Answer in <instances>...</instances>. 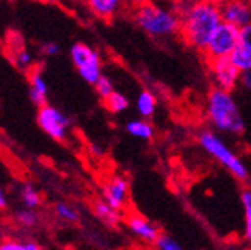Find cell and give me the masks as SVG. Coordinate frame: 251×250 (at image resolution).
<instances>
[{
	"label": "cell",
	"mask_w": 251,
	"mask_h": 250,
	"mask_svg": "<svg viewBox=\"0 0 251 250\" xmlns=\"http://www.w3.org/2000/svg\"><path fill=\"white\" fill-rule=\"evenodd\" d=\"M135 21L138 27L150 38L163 39L179 33L181 17L179 12L172 8L147 2L145 5L136 8Z\"/></svg>",
	"instance_id": "obj_3"
},
{
	"label": "cell",
	"mask_w": 251,
	"mask_h": 250,
	"mask_svg": "<svg viewBox=\"0 0 251 250\" xmlns=\"http://www.w3.org/2000/svg\"><path fill=\"white\" fill-rule=\"evenodd\" d=\"M8 207V196L3 189V184L0 183V210H5Z\"/></svg>",
	"instance_id": "obj_30"
},
{
	"label": "cell",
	"mask_w": 251,
	"mask_h": 250,
	"mask_svg": "<svg viewBox=\"0 0 251 250\" xmlns=\"http://www.w3.org/2000/svg\"><path fill=\"white\" fill-rule=\"evenodd\" d=\"M41 51L47 57H54V56H57L60 53V45L55 44V42H47V44L42 45Z\"/></svg>",
	"instance_id": "obj_28"
},
{
	"label": "cell",
	"mask_w": 251,
	"mask_h": 250,
	"mask_svg": "<svg viewBox=\"0 0 251 250\" xmlns=\"http://www.w3.org/2000/svg\"><path fill=\"white\" fill-rule=\"evenodd\" d=\"M199 145L203 151L217 161L223 168H226L235 178L247 180L248 178V168L239 159V156L229 147L227 142L217 134V131H202L198 135Z\"/></svg>",
	"instance_id": "obj_4"
},
{
	"label": "cell",
	"mask_w": 251,
	"mask_h": 250,
	"mask_svg": "<svg viewBox=\"0 0 251 250\" xmlns=\"http://www.w3.org/2000/svg\"><path fill=\"white\" fill-rule=\"evenodd\" d=\"M179 17L181 38L187 45L199 51H203L214 30L223 21L218 3L206 2V0H196L185 5L179 12Z\"/></svg>",
	"instance_id": "obj_1"
},
{
	"label": "cell",
	"mask_w": 251,
	"mask_h": 250,
	"mask_svg": "<svg viewBox=\"0 0 251 250\" xmlns=\"http://www.w3.org/2000/svg\"><path fill=\"white\" fill-rule=\"evenodd\" d=\"M154 246L159 250H181L182 249V246L175 238H172L171 235H166V234H160L157 237Z\"/></svg>",
	"instance_id": "obj_23"
},
{
	"label": "cell",
	"mask_w": 251,
	"mask_h": 250,
	"mask_svg": "<svg viewBox=\"0 0 251 250\" xmlns=\"http://www.w3.org/2000/svg\"><path fill=\"white\" fill-rule=\"evenodd\" d=\"M222 20L236 27L251 23V2L248 0H220L218 2Z\"/></svg>",
	"instance_id": "obj_10"
},
{
	"label": "cell",
	"mask_w": 251,
	"mask_h": 250,
	"mask_svg": "<svg viewBox=\"0 0 251 250\" xmlns=\"http://www.w3.org/2000/svg\"><path fill=\"white\" fill-rule=\"evenodd\" d=\"M244 208V238L251 243V189H245L241 195Z\"/></svg>",
	"instance_id": "obj_19"
},
{
	"label": "cell",
	"mask_w": 251,
	"mask_h": 250,
	"mask_svg": "<svg viewBox=\"0 0 251 250\" xmlns=\"http://www.w3.org/2000/svg\"><path fill=\"white\" fill-rule=\"evenodd\" d=\"M126 131H127V134L130 137H133L136 139H142V141H148L154 137L152 124L144 117L127 121V124H126Z\"/></svg>",
	"instance_id": "obj_14"
},
{
	"label": "cell",
	"mask_w": 251,
	"mask_h": 250,
	"mask_svg": "<svg viewBox=\"0 0 251 250\" xmlns=\"http://www.w3.org/2000/svg\"><path fill=\"white\" fill-rule=\"evenodd\" d=\"M239 45L251 50V23L239 28Z\"/></svg>",
	"instance_id": "obj_26"
},
{
	"label": "cell",
	"mask_w": 251,
	"mask_h": 250,
	"mask_svg": "<svg viewBox=\"0 0 251 250\" xmlns=\"http://www.w3.org/2000/svg\"><path fill=\"white\" fill-rule=\"evenodd\" d=\"M102 195H103V201L108 202L111 207H114L118 211L124 210L126 205H127V202H129V196H130L129 181L126 180L123 175L111 177L103 184Z\"/></svg>",
	"instance_id": "obj_9"
},
{
	"label": "cell",
	"mask_w": 251,
	"mask_h": 250,
	"mask_svg": "<svg viewBox=\"0 0 251 250\" xmlns=\"http://www.w3.org/2000/svg\"><path fill=\"white\" fill-rule=\"evenodd\" d=\"M36 121L39 124V128L54 141L61 142L69 135L71 118L63 111H60L58 108L50 104L39 107L36 114Z\"/></svg>",
	"instance_id": "obj_7"
},
{
	"label": "cell",
	"mask_w": 251,
	"mask_h": 250,
	"mask_svg": "<svg viewBox=\"0 0 251 250\" xmlns=\"http://www.w3.org/2000/svg\"><path fill=\"white\" fill-rule=\"evenodd\" d=\"M209 71L215 87L233 90L241 81V71L233 65L230 57H218L209 60Z\"/></svg>",
	"instance_id": "obj_8"
},
{
	"label": "cell",
	"mask_w": 251,
	"mask_h": 250,
	"mask_svg": "<svg viewBox=\"0 0 251 250\" xmlns=\"http://www.w3.org/2000/svg\"><path fill=\"white\" fill-rule=\"evenodd\" d=\"M38 2H41V3H60V2H63V0H38Z\"/></svg>",
	"instance_id": "obj_32"
},
{
	"label": "cell",
	"mask_w": 251,
	"mask_h": 250,
	"mask_svg": "<svg viewBox=\"0 0 251 250\" xmlns=\"http://www.w3.org/2000/svg\"><path fill=\"white\" fill-rule=\"evenodd\" d=\"M14 61H15V65L20 69L25 71V69H28L31 65H33V57H31V54L27 50H20L14 56Z\"/></svg>",
	"instance_id": "obj_25"
},
{
	"label": "cell",
	"mask_w": 251,
	"mask_h": 250,
	"mask_svg": "<svg viewBox=\"0 0 251 250\" xmlns=\"http://www.w3.org/2000/svg\"><path fill=\"white\" fill-rule=\"evenodd\" d=\"M28 98L31 104H35L38 108L48 104V83L39 69H33L30 74Z\"/></svg>",
	"instance_id": "obj_13"
},
{
	"label": "cell",
	"mask_w": 251,
	"mask_h": 250,
	"mask_svg": "<svg viewBox=\"0 0 251 250\" xmlns=\"http://www.w3.org/2000/svg\"><path fill=\"white\" fill-rule=\"evenodd\" d=\"M103 101H105V108L112 114H121L129 108V99L126 98L123 93H118V91L111 93Z\"/></svg>",
	"instance_id": "obj_18"
},
{
	"label": "cell",
	"mask_w": 251,
	"mask_h": 250,
	"mask_svg": "<svg viewBox=\"0 0 251 250\" xmlns=\"http://www.w3.org/2000/svg\"><path fill=\"white\" fill-rule=\"evenodd\" d=\"M93 210H94V214L98 216L99 221L103 222L108 226H117L121 222V214H120V211L115 210L114 207H111L103 199L102 201H98L96 204H94Z\"/></svg>",
	"instance_id": "obj_15"
},
{
	"label": "cell",
	"mask_w": 251,
	"mask_h": 250,
	"mask_svg": "<svg viewBox=\"0 0 251 250\" xmlns=\"http://www.w3.org/2000/svg\"><path fill=\"white\" fill-rule=\"evenodd\" d=\"M239 47V27L222 21L214 30L206 42L203 53L208 60L218 57H230V54Z\"/></svg>",
	"instance_id": "obj_6"
},
{
	"label": "cell",
	"mask_w": 251,
	"mask_h": 250,
	"mask_svg": "<svg viewBox=\"0 0 251 250\" xmlns=\"http://www.w3.org/2000/svg\"><path fill=\"white\" fill-rule=\"evenodd\" d=\"M0 250H24V243L20 240L9 238L0 243Z\"/></svg>",
	"instance_id": "obj_27"
},
{
	"label": "cell",
	"mask_w": 251,
	"mask_h": 250,
	"mask_svg": "<svg viewBox=\"0 0 251 250\" xmlns=\"http://www.w3.org/2000/svg\"><path fill=\"white\" fill-rule=\"evenodd\" d=\"M71 60L81 78L94 85L102 77V58L100 54L87 44L76 42L71 47Z\"/></svg>",
	"instance_id": "obj_5"
},
{
	"label": "cell",
	"mask_w": 251,
	"mask_h": 250,
	"mask_svg": "<svg viewBox=\"0 0 251 250\" xmlns=\"http://www.w3.org/2000/svg\"><path fill=\"white\" fill-rule=\"evenodd\" d=\"M20 199L23 202L24 207L27 208H38L42 204V195L39 194V191L35 186L31 184H24L20 191Z\"/></svg>",
	"instance_id": "obj_17"
},
{
	"label": "cell",
	"mask_w": 251,
	"mask_h": 250,
	"mask_svg": "<svg viewBox=\"0 0 251 250\" xmlns=\"http://www.w3.org/2000/svg\"><path fill=\"white\" fill-rule=\"evenodd\" d=\"M127 2L132 5V6H135V8H139V6H142V5H145L148 0H127Z\"/></svg>",
	"instance_id": "obj_31"
},
{
	"label": "cell",
	"mask_w": 251,
	"mask_h": 250,
	"mask_svg": "<svg viewBox=\"0 0 251 250\" xmlns=\"http://www.w3.org/2000/svg\"><path fill=\"white\" fill-rule=\"evenodd\" d=\"M157 108V99L150 90H142L136 98V111L141 117L150 118Z\"/></svg>",
	"instance_id": "obj_16"
},
{
	"label": "cell",
	"mask_w": 251,
	"mask_h": 250,
	"mask_svg": "<svg viewBox=\"0 0 251 250\" xmlns=\"http://www.w3.org/2000/svg\"><path fill=\"white\" fill-rule=\"evenodd\" d=\"M94 88H96L98 95H99L102 99H106V98L111 95V93L115 91V90H114L112 81H111L108 77H105V75H102V77L96 81V84H94Z\"/></svg>",
	"instance_id": "obj_24"
},
{
	"label": "cell",
	"mask_w": 251,
	"mask_h": 250,
	"mask_svg": "<svg viewBox=\"0 0 251 250\" xmlns=\"http://www.w3.org/2000/svg\"><path fill=\"white\" fill-rule=\"evenodd\" d=\"M54 213H55L57 219H60L61 222H66V223H75L79 219L76 208L66 202H57L54 205Z\"/></svg>",
	"instance_id": "obj_22"
},
{
	"label": "cell",
	"mask_w": 251,
	"mask_h": 250,
	"mask_svg": "<svg viewBox=\"0 0 251 250\" xmlns=\"http://www.w3.org/2000/svg\"><path fill=\"white\" fill-rule=\"evenodd\" d=\"M206 2H212V3H218L220 0H206Z\"/></svg>",
	"instance_id": "obj_33"
},
{
	"label": "cell",
	"mask_w": 251,
	"mask_h": 250,
	"mask_svg": "<svg viewBox=\"0 0 251 250\" xmlns=\"http://www.w3.org/2000/svg\"><path fill=\"white\" fill-rule=\"evenodd\" d=\"M245 88L251 90V69L241 72V81H239Z\"/></svg>",
	"instance_id": "obj_29"
},
{
	"label": "cell",
	"mask_w": 251,
	"mask_h": 250,
	"mask_svg": "<svg viewBox=\"0 0 251 250\" xmlns=\"http://www.w3.org/2000/svg\"><path fill=\"white\" fill-rule=\"evenodd\" d=\"M206 117L211 126L220 134L238 137L245 131L242 112L230 90L215 87L209 91L206 98Z\"/></svg>",
	"instance_id": "obj_2"
},
{
	"label": "cell",
	"mask_w": 251,
	"mask_h": 250,
	"mask_svg": "<svg viewBox=\"0 0 251 250\" xmlns=\"http://www.w3.org/2000/svg\"><path fill=\"white\" fill-rule=\"evenodd\" d=\"M127 228L132 235H135L139 241L145 244H154L157 237L160 235V231L148 219L139 216V214H130L127 217Z\"/></svg>",
	"instance_id": "obj_11"
},
{
	"label": "cell",
	"mask_w": 251,
	"mask_h": 250,
	"mask_svg": "<svg viewBox=\"0 0 251 250\" xmlns=\"http://www.w3.org/2000/svg\"><path fill=\"white\" fill-rule=\"evenodd\" d=\"M230 60L233 61V65L241 71H248L251 69V50L239 45L232 54H230Z\"/></svg>",
	"instance_id": "obj_21"
},
{
	"label": "cell",
	"mask_w": 251,
	"mask_h": 250,
	"mask_svg": "<svg viewBox=\"0 0 251 250\" xmlns=\"http://www.w3.org/2000/svg\"><path fill=\"white\" fill-rule=\"evenodd\" d=\"M126 0H85L90 12L100 20L114 18L124 6Z\"/></svg>",
	"instance_id": "obj_12"
},
{
	"label": "cell",
	"mask_w": 251,
	"mask_h": 250,
	"mask_svg": "<svg viewBox=\"0 0 251 250\" xmlns=\"http://www.w3.org/2000/svg\"><path fill=\"white\" fill-rule=\"evenodd\" d=\"M15 222L23 228H35L39 223V216L35 208H21L15 213Z\"/></svg>",
	"instance_id": "obj_20"
}]
</instances>
